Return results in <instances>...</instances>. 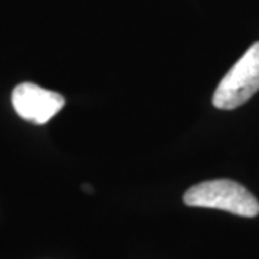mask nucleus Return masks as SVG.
<instances>
[{"label":"nucleus","instance_id":"1","mask_svg":"<svg viewBox=\"0 0 259 259\" xmlns=\"http://www.w3.org/2000/svg\"><path fill=\"white\" fill-rule=\"evenodd\" d=\"M183 202L192 207L219 209L243 218L259 214L258 199L245 186L229 179L207 180L192 186L183 196Z\"/></svg>","mask_w":259,"mask_h":259},{"label":"nucleus","instance_id":"2","mask_svg":"<svg viewBox=\"0 0 259 259\" xmlns=\"http://www.w3.org/2000/svg\"><path fill=\"white\" fill-rule=\"evenodd\" d=\"M258 90L259 42H256L223 76L213 94L212 102L219 110H235L258 93Z\"/></svg>","mask_w":259,"mask_h":259},{"label":"nucleus","instance_id":"3","mask_svg":"<svg viewBox=\"0 0 259 259\" xmlns=\"http://www.w3.org/2000/svg\"><path fill=\"white\" fill-rule=\"evenodd\" d=\"M12 105L20 118L42 125L64 108L65 98L36 83H19L12 93Z\"/></svg>","mask_w":259,"mask_h":259}]
</instances>
